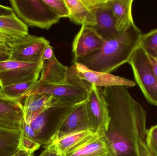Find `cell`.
Listing matches in <instances>:
<instances>
[{"label":"cell","instance_id":"6da1fadb","mask_svg":"<svg viewBox=\"0 0 157 156\" xmlns=\"http://www.w3.org/2000/svg\"><path fill=\"white\" fill-rule=\"evenodd\" d=\"M127 88H101L110 118L104 136L116 156H139L137 143L144 141L147 132L146 112Z\"/></svg>","mask_w":157,"mask_h":156},{"label":"cell","instance_id":"7a4b0ae2","mask_svg":"<svg viewBox=\"0 0 157 156\" xmlns=\"http://www.w3.org/2000/svg\"><path fill=\"white\" fill-rule=\"evenodd\" d=\"M142 31L134 24L117 37L105 41L101 48L76 63L90 70L110 73L124 63H128L139 46Z\"/></svg>","mask_w":157,"mask_h":156},{"label":"cell","instance_id":"3957f363","mask_svg":"<svg viewBox=\"0 0 157 156\" xmlns=\"http://www.w3.org/2000/svg\"><path fill=\"white\" fill-rule=\"evenodd\" d=\"M15 13L27 25L48 30L60 18L43 0H10Z\"/></svg>","mask_w":157,"mask_h":156},{"label":"cell","instance_id":"277c9868","mask_svg":"<svg viewBox=\"0 0 157 156\" xmlns=\"http://www.w3.org/2000/svg\"><path fill=\"white\" fill-rule=\"evenodd\" d=\"M91 88V85L82 81L56 84H46L37 81L25 97L32 94H47L53 96L62 104L77 105L86 100Z\"/></svg>","mask_w":157,"mask_h":156},{"label":"cell","instance_id":"5b68a950","mask_svg":"<svg viewBox=\"0 0 157 156\" xmlns=\"http://www.w3.org/2000/svg\"><path fill=\"white\" fill-rule=\"evenodd\" d=\"M76 105L59 104L53 106L29 124L36 136L37 143L41 146L48 144Z\"/></svg>","mask_w":157,"mask_h":156},{"label":"cell","instance_id":"8992f818","mask_svg":"<svg viewBox=\"0 0 157 156\" xmlns=\"http://www.w3.org/2000/svg\"><path fill=\"white\" fill-rule=\"evenodd\" d=\"M138 85L149 103L157 107V78L153 72L146 53L140 48L128 61Z\"/></svg>","mask_w":157,"mask_h":156},{"label":"cell","instance_id":"52a82bcc","mask_svg":"<svg viewBox=\"0 0 157 156\" xmlns=\"http://www.w3.org/2000/svg\"><path fill=\"white\" fill-rule=\"evenodd\" d=\"M42 62L33 63L8 60L0 62V88L31 81H38Z\"/></svg>","mask_w":157,"mask_h":156},{"label":"cell","instance_id":"ba28073f","mask_svg":"<svg viewBox=\"0 0 157 156\" xmlns=\"http://www.w3.org/2000/svg\"><path fill=\"white\" fill-rule=\"evenodd\" d=\"M86 106L90 131L104 134L108 131L110 118L108 104L101 88L91 85Z\"/></svg>","mask_w":157,"mask_h":156},{"label":"cell","instance_id":"9c48e42d","mask_svg":"<svg viewBox=\"0 0 157 156\" xmlns=\"http://www.w3.org/2000/svg\"><path fill=\"white\" fill-rule=\"evenodd\" d=\"M50 45L43 37L29 34L25 37L17 38L11 46L9 59L27 63H40L44 49Z\"/></svg>","mask_w":157,"mask_h":156},{"label":"cell","instance_id":"30bf717a","mask_svg":"<svg viewBox=\"0 0 157 156\" xmlns=\"http://www.w3.org/2000/svg\"><path fill=\"white\" fill-rule=\"evenodd\" d=\"M74 70L76 77L82 81L98 88H109L113 86H122L127 88L134 87L135 82L110 73L90 70L79 63H75L71 66Z\"/></svg>","mask_w":157,"mask_h":156},{"label":"cell","instance_id":"8fae6325","mask_svg":"<svg viewBox=\"0 0 157 156\" xmlns=\"http://www.w3.org/2000/svg\"><path fill=\"white\" fill-rule=\"evenodd\" d=\"M69 11L70 21L77 25L94 26L97 24V10L106 0H64Z\"/></svg>","mask_w":157,"mask_h":156},{"label":"cell","instance_id":"7c38bea8","mask_svg":"<svg viewBox=\"0 0 157 156\" xmlns=\"http://www.w3.org/2000/svg\"><path fill=\"white\" fill-rule=\"evenodd\" d=\"M104 40L90 27L82 26L74 39V64L101 48Z\"/></svg>","mask_w":157,"mask_h":156},{"label":"cell","instance_id":"4fadbf2b","mask_svg":"<svg viewBox=\"0 0 157 156\" xmlns=\"http://www.w3.org/2000/svg\"><path fill=\"white\" fill-rule=\"evenodd\" d=\"M63 156H116L104 134L95 133Z\"/></svg>","mask_w":157,"mask_h":156},{"label":"cell","instance_id":"5bb4252c","mask_svg":"<svg viewBox=\"0 0 157 156\" xmlns=\"http://www.w3.org/2000/svg\"><path fill=\"white\" fill-rule=\"evenodd\" d=\"M23 120L22 102L6 98L0 91V127L20 131Z\"/></svg>","mask_w":157,"mask_h":156},{"label":"cell","instance_id":"9a60e30c","mask_svg":"<svg viewBox=\"0 0 157 156\" xmlns=\"http://www.w3.org/2000/svg\"><path fill=\"white\" fill-rule=\"evenodd\" d=\"M24 99L22 103L24 119L28 124L49 108L63 104L53 96L47 94H32Z\"/></svg>","mask_w":157,"mask_h":156},{"label":"cell","instance_id":"2e32d148","mask_svg":"<svg viewBox=\"0 0 157 156\" xmlns=\"http://www.w3.org/2000/svg\"><path fill=\"white\" fill-rule=\"evenodd\" d=\"M111 2L112 0H106L97 10V24L90 27L104 41L116 38L121 33L116 30L115 20L111 10Z\"/></svg>","mask_w":157,"mask_h":156},{"label":"cell","instance_id":"e0dca14e","mask_svg":"<svg viewBox=\"0 0 157 156\" xmlns=\"http://www.w3.org/2000/svg\"><path fill=\"white\" fill-rule=\"evenodd\" d=\"M88 129L90 130L86 101L75 106L52 140L64 135Z\"/></svg>","mask_w":157,"mask_h":156},{"label":"cell","instance_id":"ac0fdd59","mask_svg":"<svg viewBox=\"0 0 157 156\" xmlns=\"http://www.w3.org/2000/svg\"><path fill=\"white\" fill-rule=\"evenodd\" d=\"M94 133L88 129L67 134L53 139L44 147L57 156H63Z\"/></svg>","mask_w":157,"mask_h":156},{"label":"cell","instance_id":"d6986e66","mask_svg":"<svg viewBox=\"0 0 157 156\" xmlns=\"http://www.w3.org/2000/svg\"><path fill=\"white\" fill-rule=\"evenodd\" d=\"M68 67L62 64L54 56L49 60L42 61L38 81L46 84L69 83L67 80Z\"/></svg>","mask_w":157,"mask_h":156},{"label":"cell","instance_id":"ffe728a7","mask_svg":"<svg viewBox=\"0 0 157 156\" xmlns=\"http://www.w3.org/2000/svg\"><path fill=\"white\" fill-rule=\"evenodd\" d=\"M133 0H112L111 10L119 33L129 29L134 24L132 9Z\"/></svg>","mask_w":157,"mask_h":156},{"label":"cell","instance_id":"44dd1931","mask_svg":"<svg viewBox=\"0 0 157 156\" xmlns=\"http://www.w3.org/2000/svg\"><path fill=\"white\" fill-rule=\"evenodd\" d=\"M0 34L16 38L29 34L27 25L13 12L7 15L0 16Z\"/></svg>","mask_w":157,"mask_h":156},{"label":"cell","instance_id":"7402d4cb","mask_svg":"<svg viewBox=\"0 0 157 156\" xmlns=\"http://www.w3.org/2000/svg\"><path fill=\"white\" fill-rule=\"evenodd\" d=\"M22 131L0 127V156H12L20 151L19 143Z\"/></svg>","mask_w":157,"mask_h":156},{"label":"cell","instance_id":"603a6c76","mask_svg":"<svg viewBox=\"0 0 157 156\" xmlns=\"http://www.w3.org/2000/svg\"><path fill=\"white\" fill-rule=\"evenodd\" d=\"M37 81H31L8 85L0 89V91L6 98L13 100L22 102L26 93Z\"/></svg>","mask_w":157,"mask_h":156},{"label":"cell","instance_id":"cb8c5ba5","mask_svg":"<svg viewBox=\"0 0 157 156\" xmlns=\"http://www.w3.org/2000/svg\"><path fill=\"white\" fill-rule=\"evenodd\" d=\"M138 48L142 49L147 55L157 57V28L141 34Z\"/></svg>","mask_w":157,"mask_h":156},{"label":"cell","instance_id":"d4e9b609","mask_svg":"<svg viewBox=\"0 0 157 156\" xmlns=\"http://www.w3.org/2000/svg\"><path fill=\"white\" fill-rule=\"evenodd\" d=\"M43 1L60 18L69 17V9L64 0H43Z\"/></svg>","mask_w":157,"mask_h":156},{"label":"cell","instance_id":"484cf974","mask_svg":"<svg viewBox=\"0 0 157 156\" xmlns=\"http://www.w3.org/2000/svg\"><path fill=\"white\" fill-rule=\"evenodd\" d=\"M17 38L0 34V62L9 59L11 46Z\"/></svg>","mask_w":157,"mask_h":156},{"label":"cell","instance_id":"4316f807","mask_svg":"<svg viewBox=\"0 0 157 156\" xmlns=\"http://www.w3.org/2000/svg\"><path fill=\"white\" fill-rule=\"evenodd\" d=\"M145 138L147 150L152 156H157V124L147 130Z\"/></svg>","mask_w":157,"mask_h":156},{"label":"cell","instance_id":"83f0119b","mask_svg":"<svg viewBox=\"0 0 157 156\" xmlns=\"http://www.w3.org/2000/svg\"><path fill=\"white\" fill-rule=\"evenodd\" d=\"M40 146L39 143L24 135L22 132L19 141V150L33 154L35 151L39 149Z\"/></svg>","mask_w":157,"mask_h":156},{"label":"cell","instance_id":"f1b7e54d","mask_svg":"<svg viewBox=\"0 0 157 156\" xmlns=\"http://www.w3.org/2000/svg\"><path fill=\"white\" fill-rule=\"evenodd\" d=\"M137 149L139 156H152L147 148L144 141L137 143Z\"/></svg>","mask_w":157,"mask_h":156},{"label":"cell","instance_id":"f546056e","mask_svg":"<svg viewBox=\"0 0 157 156\" xmlns=\"http://www.w3.org/2000/svg\"><path fill=\"white\" fill-rule=\"evenodd\" d=\"M54 51H53V47L50 45H48L44 49L43 53V56L42 58V62L45 60H49L51 59L54 56Z\"/></svg>","mask_w":157,"mask_h":156},{"label":"cell","instance_id":"4dcf8cb0","mask_svg":"<svg viewBox=\"0 0 157 156\" xmlns=\"http://www.w3.org/2000/svg\"><path fill=\"white\" fill-rule=\"evenodd\" d=\"M147 56H148L149 62L151 64L153 72L157 78V60L156 59L151 56H148V55H147Z\"/></svg>","mask_w":157,"mask_h":156},{"label":"cell","instance_id":"1f68e13d","mask_svg":"<svg viewBox=\"0 0 157 156\" xmlns=\"http://www.w3.org/2000/svg\"><path fill=\"white\" fill-rule=\"evenodd\" d=\"M13 12L11 7L0 5V16L7 15Z\"/></svg>","mask_w":157,"mask_h":156},{"label":"cell","instance_id":"d6a6232c","mask_svg":"<svg viewBox=\"0 0 157 156\" xmlns=\"http://www.w3.org/2000/svg\"><path fill=\"white\" fill-rule=\"evenodd\" d=\"M12 156H34V154L20 150L17 153Z\"/></svg>","mask_w":157,"mask_h":156},{"label":"cell","instance_id":"836d02e7","mask_svg":"<svg viewBox=\"0 0 157 156\" xmlns=\"http://www.w3.org/2000/svg\"><path fill=\"white\" fill-rule=\"evenodd\" d=\"M39 156H58L54 153L50 152L47 149H45Z\"/></svg>","mask_w":157,"mask_h":156},{"label":"cell","instance_id":"e575fe53","mask_svg":"<svg viewBox=\"0 0 157 156\" xmlns=\"http://www.w3.org/2000/svg\"><path fill=\"white\" fill-rule=\"evenodd\" d=\"M156 59V60H157V58H155Z\"/></svg>","mask_w":157,"mask_h":156},{"label":"cell","instance_id":"d590c367","mask_svg":"<svg viewBox=\"0 0 157 156\" xmlns=\"http://www.w3.org/2000/svg\"><path fill=\"white\" fill-rule=\"evenodd\" d=\"M0 89H1V88H0Z\"/></svg>","mask_w":157,"mask_h":156}]
</instances>
